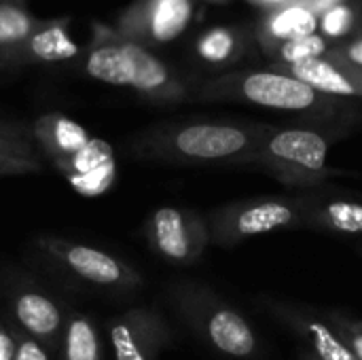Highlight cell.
Segmentation results:
<instances>
[{
	"label": "cell",
	"instance_id": "9c48e42d",
	"mask_svg": "<svg viewBox=\"0 0 362 360\" xmlns=\"http://www.w3.org/2000/svg\"><path fill=\"white\" fill-rule=\"evenodd\" d=\"M142 236L148 250L174 267L199 263L212 244L208 219L189 206L155 208L142 225Z\"/></svg>",
	"mask_w": 362,
	"mask_h": 360
},
{
	"label": "cell",
	"instance_id": "52a82bcc",
	"mask_svg": "<svg viewBox=\"0 0 362 360\" xmlns=\"http://www.w3.org/2000/svg\"><path fill=\"white\" fill-rule=\"evenodd\" d=\"M308 191L235 199L208 212L212 244L235 248L265 233L305 227Z\"/></svg>",
	"mask_w": 362,
	"mask_h": 360
},
{
	"label": "cell",
	"instance_id": "ffe728a7",
	"mask_svg": "<svg viewBox=\"0 0 362 360\" xmlns=\"http://www.w3.org/2000/svg\"><path fill=\"white\" fill-rule=\"evenodd\" d=\"M327 53H329L327 40L318 34H312V36H303V38L282 42L276 49V57H278L276 64H301V62L325 57Z\"/></svg>",
	"mask_w": 362,
	"mask_h": 360
},
{
	"label": "cell",
	"instance_id": "d6986e66",
	"mask_svg": "<svg viewBox=\"0 0 362 360\" xmlns=\"http://www.w3.org/2000/svg\"><path fill=\"white\" fill-rule=\"evenodd\" d=\"M267 30L276 40L282 42L312 36L318 30V15L308 6H288L269 19Z\"/></svg>",
	"mask_w": 362,
	"mask_h": 360
},
{
	"label": "cell",
	"instance_id": "7402d4cb",
	"mask_svg": "<svg viewBox=\"0 0 362 360\" xmlns=\"http://www.w3.org/2000/svg\"><path fill=\"white\" fill-rule=\"evenodd\" d=\"M197 53L202 59L210 64H225L235 53V38L229 30H223V28L210 30L206 36L199 38Z\"/></svg>",
	"mask_w": 362,
	"mask_h": 360
},
{
	"label": "cell",
	"instance_id": "f1b7e54d",
	"mask_svg": "<svg viewBox=\"0 0 362 360\" xmlns=\"http://www.w3.org/2000/svg\"><path fill=\"white\" fill-rule=\"evenodd\" d=\"M299 360H318V359H316L314 354H310L308 350H303V348H301V350H299Z\"/></svg>",
	"mask_w": 362,
	"mask_h": 360
},
{
	"label": "cell",
	"instance_id": "277c9868",
	"mask_svg": "<svg viewBox=\"0 0 362 360\" xmlns=\"http://www.w3.org/2000/svg\"><path fill=\"white\" fill-rule=\"evenodd\" d=\"M341 136L344 129L337 125H269L246 168L261 170L286 189L312 191L346 174L344 170L331 168L327 161L329 149Z\"/></svg>",
	"mask_w": 362,
	"mask_h": 360
},
{
	"label": "cell",
	"instance_id": "8992f818",
	"mask_svg": "<svg viewBox=\"0 0 362 360\" xmlns=\"http://www.w3.org/2000/svg\"><path fill=\"white\" fill-rule=\"evenodd\" d=\"M36 257L72 282L110 295H134L144 286V276L125 259L59 236H38L32 240Z\"/></svg>",
	"mask_w": 362,
	"mask_h": 360
},
{
	"label": "cell",
	"instance_id": "4316f807",
	"mask_svg": "<svg viewBox=\"0 0 362 360\" xmlns=\"http://www.w3.org/2000/svg\"><path fill=\"white\" fill-rule=\"evenodd\" d=\"M15 352H17L15 327L0 310V360H15Z\"/></svg>",
	"mask_w": 362,
	"mask_h": 360
},
{
	"label": "cell",
	"instance_id": "9a60e30c",
	"mask_svg": "<svg viewBox=\"0 0 362 360\" xmlns=\"http://www.w3.org/2000/svg\"><path fill=\"white\" fill-rule=\"evenodd\" d=\"M32 134L38 153H45L59 172H64L70 161L91 142V136L83 125L57 112L40 115L32 125Z\"/></svg>",
	"mask_w": 362,
	"mask_h": 360
},
{
	"label": "cell",
	"instance_id": "5b68a950",
	"mask_svg": "<svg viewBox=\"0 0 362 360\" xmlns=\"http://www.w3.org/2000/svg\"><path fill=\"white\" fill-rule=\"evenodd\" d=\"M165 301L178 320L210 350L233 360H257L263 342L252 323L208 284L176 280L165 289Z\"/></svg>",
	"mask_w": 362,
	"mask_h": 360
},
{
	"label": "cell",
	"instance_id": "2e32d148",
	"mask_svg": "<svg viewBox=\"0 0 362 360\" xmlns=\"http://www.w3.org/2000/svg\"><path fill=\"white\" fill-rule=\"evenodd\" d=\"M104 344L106 339L100 323L87 312L70 310L55 360H106Z\"/></svg>",
	"mask_w": 362,
	"mask_h": 360
},
{
	"label": "cell",
	"instance_id": "44dd1931",
	"mask_svg": "<svg viewBox=\"0 0 362 360\" xmlns=\"http://www.w3.org/2000/svg\"><path fill=\"white\" fill-rule=\"evenodd\" d=\"M0 151L11 153V155H21V157H38V149L34 144V134L30 125L23 123H8L0 121Z\"/></svg>",
	"mask_w": 362,
	"mask_h": 360
},
{
	"label": "cell",
	"instance_id": "30bf717a",
	"mask_svg": "<svg viewBox=\"0 0 362 360\" xmlns=\"http://www.w3.org/2000/svg\"><path fill=\"white\" fill-rule=\"evenodd\" d=\"M115 360H159L174 344V331L155 306H132L106 323Z\"/></svg>",
	"mask_w": 362,
	"mask_h": 360
},
{
	"label": "cell",
	"instance_id": "603a6c76",
	"mask_svg": "<svg viewBox=\"0 0 362 360\" xmlns=\"http://www.w3.org/2000/svg\"><path fill=\"white\" fill-rule=\"evenodd\" d=\"M329 323L335 327L337 335L346 344V348L352 352L356 360H362V320L354 318L341 310H325Z\"/></svg>",
	"mask_w": 362,
	"mask_h": 360
},
{
	"label": "cell",
	"instance_id": "7c38bea8",
	"mask_svg": "<svg viewBox=\"0 0 362 360\" xmlns=\"http://www.w3.org/2000/svg\"><path fill=\"white\" fill-rule=\"evenodd\" d=\"M191 19V0H136L115 32L142 47L174 40Z\"/></svg>",
	"mask_w": 362,
	"mask_h": 360
},
{
	"label": "cell",
	"instance_id": "6da1fadb",
	"mask_svg": "<svg viewBox=\"0 0 362 360\" xmlns=\"http://www.w3.org/2000/svg\"><path fill=\"white\" fill-rule=\"evenodd\" d=\"M267 129L252 121H163L136 132L125 146L134 159L151 163L246 168Z\"/></svg>",
	"mask_w": 362,
	"mask_h": 360
},
{
	"label": "cell",
	"instance_id": "5bb4252c",
	"mask_svg": "<svg viewBox=\"0 0 362 360\" xmlns=\"http://www.w3.org/2000/svg\"><path fill=\"white\" fill-rule=\"evenodd\" d=\"M274 70L295 76L331 98H362L361 68L335 62L331 57H318L301 64H274Z\"/></svg>",
	"mask_w": 362,
	"mask_h": 360
},
{
	"label": "cell",
	"instance_id": "3957f363",
	"mask_svg": "<svg viewBox=\"0 0 362 360\" xmlns=\"http://www.w3.org/2000/svg\"><path fill=\"white\" fill-rule=\"evenodd\" d=\"M87 76L136 91L142 100L174 106L191 98L189 85L157 55L108 25L93 28V40L85 57Z\"/></svg>",
	"mask_w": 362,
	"mask_h": 360
},
{
	"label": "cell",
	"instance_id": "ac0fdd59",
	"mask_svg": "<svg viewBox=\"0 0 362 360\" xmlns=\"http://www.w3.org/2000/svg\"><path fill=\"white\" fill-rule=\"evenodd\" d=\"M42 23L45 21L34 19L19 6L0 4V55L13 59L15 53Z\"/></svg>",
	"mask_w": 362,
	"mask_h": 360
},
{
	"label": "cell",
	"instance_id": "484cf974",
	"mask_svg": "<svg viewBox=\"0 0 362 360\" xmlns=\"http://www.w3.org/2000/svg\"><path fill=\"white\" fill-rule=\"evenodd\" d=\"M350 21H352V11L346 8V6H335V8L327 11L325 21H322V28L331 36H341V34L348 32Z\"/></svg>",
	"mask_w": 362,
	"mask_h": 360
},
{
	"label": "cell",
	"instance_id": "8fae6325",
	"mask_svg": "<svg viewBox=\"0 0 362 360\" xmlns=\"http://www.w3.org/2000/svg\"><path fill=\"white\" fill-rule=\"evenodd\" d=\"M259 303L274 320H278L303 344V350H308L318 360H356L337 335L335 327L329 323L325 312L305 303L269 297L259 299Z\"/></svg>",
	"mask_w": 362,
	"mask_h": 360
},
{
	"label": "cell",
	"instance_id": "d4e9b609",
	"mask_svg": "<svg viewBox=\"0 0 362 360\" xmlns=\"http://www.w3.org/2000/svg\"><path fill=\"white\" fill-rule=\"evenodd\" d=\"M17 333V352H15V360H55V354L42 346L38 339L25 335L23 331L15 329Z\"/></svg>",
	"mask_w": 362,
	"mask_h": 360
},
{
	"label": "cell",
	"instance_id": "e0dca14e",
	"mask_svg": "<svg viewBox=\"0 0 362 360\" xmlns=\"http://www.w3.org/2000/svg\"><path fill=\"white\" fill-rule=\"evenodd\" d=\"M81 53V47L68 36L62 23H42L25 45L15 53L13 59L19 62H38V64H57L68 62Z\"/></svg>",
	"mask_w": 362,
	"mask_h": 360
},
{
	"label": "cell",
	"instance_id": "7a4b0ae2",
	"mask_svg": "<svg viewBox=\"0 0 362 360\" xmlns=\"http://www.w3.org/2000/svg\"><path fill=\"white\" fill-rule=\"evenodd\" d=\"M202 102H240L261 108L297 112L312 125H331L350 112L346 100L325 95L308 83L278 70H240L225 72L202 83L195 89Z\"/></svg>",
	"mask_w": 362,
	"mask_h": 360
},
{
	"label": "cell",
	"instance_id": "cb8c5ba5",
	"mask_svg": "<svg viewBox=\"0 0 362 360\" xmlns=\"http://www.w3.org/2000/svg\"><path fill=\"white\" fill-rule=\"evenodd\" d=\"M42 161L21 155H11L0 151V176H25V174H40Z\"/></svg>",
	"mask_w": 362,
	"mask_h": 360
},
{
	"label": "cell",
	"instance_id": "4fadbf2b",
	"mask_svg": "<svg viewBox=\"0 0 362 360\" xmlns=\"http://www.w3.org/2000/svg\"><path fill=\"white\" fill-rule=\"evenodd\" d=\"M305 227L335 236H362V195L331 182L308 191Z\"/></svg>",
	"mask_w": 362,
	"mask_h": 360
},
{
	"label": "cell",
	"instance_id": "ba28073f",
	"mask_svg": "<svg viewBox=\"0 0 362 360\" xmlns=\"http://www.w3.org/2000/svg\"><path fill=\"white\" fill-rule=\"evenodd\" d=\"M0 310L15 329L57 352L70 308L32 274L19 267L0 274Z\"/></svg>",
	"mask_w": 362,
	"mask_h": 360
},
{
	"label": "cell",
	"instance_id": "83f0119b",
	"mask_svg": "<svg viewBox=\"0 0 362 360\" xmlns=\"http://www.w3.org/2000/svg\"><path fill=\"white\" fill-rule=\"evenodd\" d=\"M325 57H331L335 62H341V64H348V66H354V68H361L362 70V38L352 40L350 45H344V47H337V49L329 51Z\"/></svg>",
	"mask_w": 362,
	"mask_h": 360
}]
</instances>
